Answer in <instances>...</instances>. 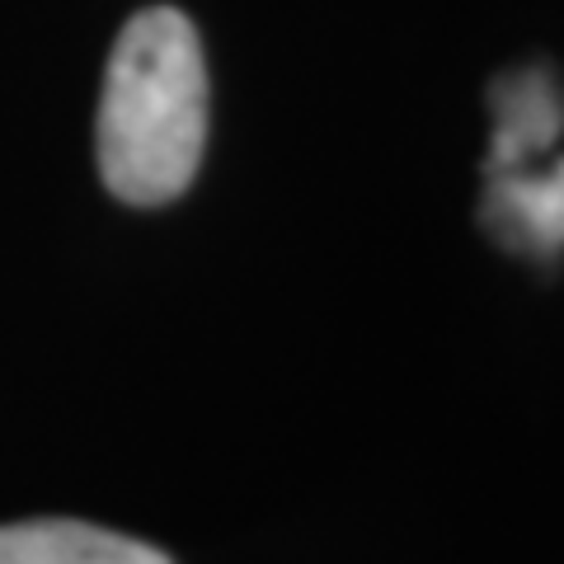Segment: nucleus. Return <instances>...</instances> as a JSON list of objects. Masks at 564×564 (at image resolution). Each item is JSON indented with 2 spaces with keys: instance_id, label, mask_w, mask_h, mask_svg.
<instances>
[{
  "instance_id": "obj_1",
  "label": "nucleus",
  "mask_w": 564,
  "mask_h": 564,
  "mask_svg": "<svg viewBox=\"0 0 564 564\" xmlns=\"http://www.w3.org/2000/svg\"><path fill=\"white\" fill-rule=\"evenodd\" d=\"M207 147V62L198 29L174 6H151L118 33L99 95V174L132 207L174 203Z\"/></svg>"
},
{
  "instance_id": "obj_2",
  "label": "nucleus",
  "mask_w": 564,
  "mask_h": 564,
  "mask_svg": "<svg viewBox=\"0 0 564 564\" xmlns=\"http://www.w3.org/2000/svg\"><path fill=\"white\" fill-rule=\"evenodd\" d=\"M0 564H174L165 551L70 518L0 527Z\"/></svg>"
}]
</instances>
